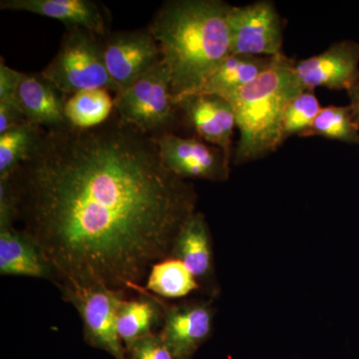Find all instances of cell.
Wrapping results in <instances>:
<instances>
[{"label":"cell","mask_w":359,"mask_h":359,"mask_svg":"<svg viewBox=\"0 0 359 359\" xmlns=\"http://www.w3.org/2000/svg\"><path fill=\"white\" fill-rule=\"evenodd\" d=\"M192 184L168 171L155 138L117 115L91 129H43L0 180V208L39 248L56 287L134 292L171 257L196 212Z\"/></svg>","instance_id":"1"},{"label":"cell","mask_w":359,"mask_h":359,"mask_svg":"<svg viewBox=\"0 0 359 359\" xmlns=\"http://www.w3.org/2000/svg\"><path fill=\"white\" fill-rule=\"evenodd\" d=\"M230 4L219 0H172L149 25L171 78L172 94H193L230 54Z\"/></svg>","instance_id":"2"},{"label":"cell","mask_w":359,"mask_h":359,"mask_svg":"<svg viewBox=\"0 0 359 359\" xmlns=\"http://www.w3.org/2000/svg\"><path fill=\"white\" fill-rule=\"evenodd\" d=\"M294 65L285 55L278 56L261 76L224 98L233 105L240 132L235 152L238 164L264 157L283 143L285 111L294 97L306 91Z\"/></svg>","instance_id":"3"},{"label":"cell","mask_w":359,"mask_h":359,"mask_svg":"<svg viewBox=\"0 0 359 359\" xmlns=\"http://www.w3.org/2000/svg\"><path fill=\"white\" fill-rule=\"evenodd\" d=\"M41 74L67 97L85 90L121 91L106 68L100 37L82 28H66L57 53Z\"/></svg>","instance_id":"4"},{"label":"cell","mask_w":359,"mask_h":359,"mask_svg":"<svg viewBox=\"0 0 359 359\" xmlns=\"http://www.w3.org/2000/svg\"><path fill=\"white\" fill-rule=\"evenodd\" d=\"M115 114L120 121L155 137L167 133L175 118L169 69L161 59L149 72L117 94ZM158 135V136H159Z\"/></svg>","instance_id":"5"},{"label":"cell","mask_w":359,"mask_h":359,"mask_svg":"<svg viewBox=\"0 0 359 359\" xmlns=\"http://www.w3.org/2000/svg\"><path fill=\"white\" fill-rule=\"evenodd\" d=\"M65 301L74 306L83 327L85 342L109 353L115 359L127 358L126 348L117 330V309L125 292L103 287H59Z\"/></svg>","instance_id":"6"},{"label":"cell","mask_w":359,"mask_h":359,"mask_svg":"<svg viewBox=\"0 0 359 359\" xmlns=\"http://www.w3.org/2000/svg\"><path fill=\"white\" fill-rule=\"evenodd\" d=\"M228 26L230 53L257 57L283 55L282 21L271 2L231 6Z\"/></svg>","instance_id":"7"},{"label":"cell","mask_w":359,"mask_h":359,"mask_svg":"<svg viewBox=\"0 0 359 359\" xmlns=\"http://www.w3.org/2000/svg\"><path fill=\"white\" fill-rule=\"evenodd\" d=\"M159 301L163 311L161 337L175 359H192L212 334L215 316L212 299L170 304L159 297Z\"/></svg>","instance_id":"8"},{"label":"cell","mask_w":359,"mask_h":359,"mask_svg":"<svg viewBox=\"0 0 359 359\" xmlns=\"http://www.w3.org/2000/svg\"><path fill=\"white\" fill-rule=\"evenodd\" d=\"M154 138L163 165L178 178L212 182L229 178L230 157L222 149L168 132Z\"/></svg>","instance_id":"9"},{"label":"cell","mask_w":359,"mask_h":359,"mask_svg":"<svg viewBox=\"0 0 359 359\" xmlns=\"http://www.w3.org/2000/svg\"><path fill=\"white\" fill-rule=\"evenodd\" d=\"M102 46L106 68L121 91L140 79L162 59L159 45L149 28L108 33Z\"/></svg>","instance_id":"10"},{"label":"cell","mask_w":359,"mask_h":359,"mask_svg":"<svg viewBox=\"0 0 359 359\" xmlns=\"http://www.w3.org/2000/svg\"><path fill=\"white\" fill-rule=\"evenodd\" d=\"M294 70L309 91L318 87L348 91L359 78V44L339 42L318 55L294 63Z\"/></svg>","instance_id":"11"},{"label":"cell","mask_w":359,"mask_h":359,"mask_svg":"<svg viewBox=\"0 0 359 359\" xmlns=\"http://www.w3.org/2000/svg\"><path fill=\"white\" fill-rule=\"evenodd\" d=\"M201 138L230 157L236 115L230 101L218 95L189 94L174 98Z\"/></svg>","instance_id":"12"},{"label":"cell","mask_w":359,"mask_h":359,"mask_svg":"<svg viewBox=\"0 0 359 359\" xmlns=\"http://www.w3.org/2000/svg\"><path fill=\"white\" fill-rule=\"evenodd\" d=\"M2 11H25L82 28L100 39L108 34L107 13L92 0H1Z\"/></svg>","instance_id":"13"},{"label":"cell","mask_w":359,"mask_h":359,"mask_svg":"<svg viewBox=\"0 0 359 359\" xmlns=\"http://www.w3.org/2000/svg\"><path fill=\"white\" fill-rule=\"evenodd\" d=\"M171 257L188 266L202 290H207L211 295L217 294L211 233L202 212H194L184 223L175 241Z\"/></svg>","instance_id":"14"},{"label":"cell","mask_w":359,"mask_h":359,"mask_svg":"<svg viewBox=\"0 0 359 359\" xmlns=\"http://www.w3.org/2000/svg\"><path fill=\"white\" fill-rule=\"evenodd\" d=\"M65 96L39 73H25L16 92V102L26 121L42 129H56L67 124Z\"/></svg>","instance_id":"15"},{"label":"cell","mask_w":359,"mask_h":359,"mask_svg":"<svg viewBox=\"0 0 359 359\" xmlns=\"http://www.w3.org/2000/svg\"><path fill=\"white\" fill-rule=\"evenodd\" d=\"M0 275L52 280L37 245L11 222H0Z\"/></svg>","instance_id":"16"},{"label":"cell","mask_w":359,"mask_h":359,"mask_svg":"<svg viewBox=\"0 0 359 359\" xmlns=\"http://www.w3.org/2000/svg\"><path fill=\"white\" fill-rule=\"evenodd\" d=\"M278 57H257L230 53L193 94H209L226 98L261 76Z\"/></svg>","instance_id":"17"},{"label":"cell","mask_w":359,"mask_h":359,"mask_svg":"<svg viewBox=\"0 0 359 359\" xmlns=\"http://www.w3.org/2000/svg\"><path fill=\"white\" fill-rule=\"evenodd\" d=\"M135 292L138 299H120L117 309V330L125 348L140 337L153 334L156 327L162 325L163 311L159 297L139 287Z\"/></svg>","instance_id":"18"},{"label":"cell","mask_w":359,"mask_h":359,"mask_svg":"<svg viewBox=\"0 0 359 359\" xmlns=\"http://www.w3.org/2000/svg\"><path fill=\"white\" fill-rule=\"evenodd\" d=\"M144 289L164 299H184L202 290L188 266L171 257L152 266Z\"/></svg>","instance_id":"19"},{"label":"cell","mask_w":359,"mask_h":359,"mask_svg":"<svg viewBox=\"0 0 359 359\" xmlns=\"http://www.w3.org/2000/svg\"><path fill=\"white\" fill-rule=\"evenodd\" d=\"M114 106L108 90L77 92L66 100V121L77 129L95 128L110 119Z\"/></svg>","instance_id":"20"},{"label":"cell","mask_w":359,"mask_h":359,"mask_svg":"<svg viewBox=\"0 0 359 359\" xmlns=\"http://www.w3.org/2000/svg\"><path fill=\"white\" fill-rule=\"evenodd\" d=\"M42 131L40 127L26 123L0 135V180L9 178L32 156Z\"/></svg>","instance_id":"21"},{"label":"cell","mask_w":359,"mask_h":359,"mask_svg":"<svg viewBox=\"0 0 359 359\" xmlns=\"http://www.w3.org/2000/svg\"><path fill=\"white\" fill-rule=\"evenodd\" d=\"M311 136L359 143V127L354 120L351 105L321 108L311 128L302 135V137Z\"/></svg>","instance_id":"22"},{"label":"cell","mask_w":359,"mask_h":359,"mask_svg":"<svg viewBox=\"0 0 359 359\" xmlns=\"http://www.w3.org/2000/svg\"><path fill=\"white\" fill-rule=\"evenodd\" d=\"M313 91L302 92L287 105L283 120V138L287 140L294 135L302 136L309 128L321 109Z\"/></svg>","instance_id":"23"},{"label":"cell","mask_w":359,"mask_h":359,"mask_svg":"<svg viewBox=\"0 0 359 359\" xmlns=\"http://www.w3.org/2000/svg\"><path fill=\"white\" fill-rule=\"evenodd\" d=\"M128 359H175L159 332L140 337L126 346Z\"/></svg>","instance_id":"24"},{"label":"cell","mask_w":359,"mask_h":359,"mask_svg":"<svg viewBox=\"0 0 359 359\" xmlns=\"http://www.w3.org/2000/svg\"><path fill=\"white\" fill-rule=\"evenodd\" d=\"M25 73L14 70L0 60V102H9L16 100V92Z\"/></svg>","instance_id":"25"},{"label":"cell","mask_w":359,"mask_h":359,"mask_svg":"<svg viewBox=\"0 0 359 359\" xmlns=\"http://www.w3.org/2000/svg\"><path fill=\"white\" fill-rule=\"evenodd\" d=\"M26 123L28 122L16 100L0 102V135Z\"/></svg>","instance_id":"26"},{"label":"cell","mask_w":359,"mask_h":359,"mask_svg":"<svg viewBox=\"0 0 359 359\" xmlns=\"http://www.w3.org/2000/svg\"><path fill=\"white\" fill-rule=\"evenodd\" d=\"M349 96H351V107L353 110L354 120L359 127V78L355 84L348 90Z\"/></svg>","instance_id":"27"}]
</instances>
